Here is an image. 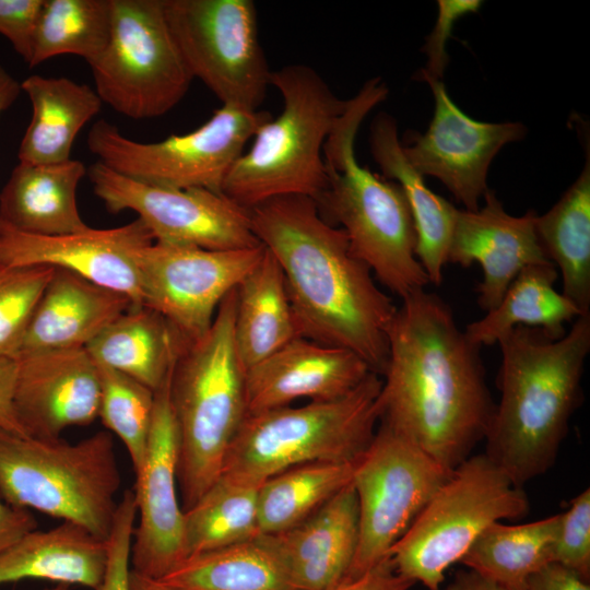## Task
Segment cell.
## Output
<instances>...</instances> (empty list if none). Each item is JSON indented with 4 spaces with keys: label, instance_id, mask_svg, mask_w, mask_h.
Masks as SVG:
<instances>
[{
    "label": "cell",
    "instance_id": "52a82bcc",
    "mask_svg": "<svg viewBox=\"0 0 590 590\" xmlns=\"http://www.w3.org/2000/svg\"><path fill=\"white\" fill-rule=\"evenodd\" d=\"M120 483L107 432L72 444L0 429V497L12 506L79 524L107 540Z\"/></svg>",
    "mask_w": 590,
    "mask_h": 590
},
{
    "label": "cell",
    "instance_id": "2e32d148",
    "mask_svg": "<svg viewBox=\"0 0 590 590\" xmlns=\"http://www.w3.org/2000/svg\"><path fill=\"white\" fill-rule=\"evenodd\" d=\"M434 96V115L424 133L402 144L410 164L423 176L440 180L469 211L480 208L487 190V173L503 146L526 137L520 122H484L463 113L442 81L425 80Z\"/></svg>",
    "mask_w": 590,
    "mask_h": 590
},
{
    "label": "cell",
    "instance_id": "4316f807",
    "mask_svg": "<svg viewBox=\"0 0 590 590\" xmlns=\"http://www.w3.org/2000/svg\"><path fill=\"white\" fill-rule=\"evenodd\" d=\"M20 84L32 116L20 143L19 161L55 164L70 160L78 134L101 111L99 96L87 84L64 76L33 74Z\"/></svg>",
    "mask_w": 590,
    "mask_h": 590
},
{
    "label": "cell",
    "instance_id": "e0dca14e",
    "mask_svg": "<svg viewBox=\"0 0 590 590\" xmlns=\"http://www.w3.org/2000/svg\"><path fill=\"white\" fill-rule=\"evenodd\" d=\"M172 373L154 392L148 448L132 488L139 516L131 545L132 570L155 579L185 559L184 510L177 495L179 436L169 400Z\"/></svg>",
    "mask_w": 590,
    "mask_h": 590
},
{
    "label": "cell",
    "instance_id": "ee69618b",
    "mask_svg": "<svg viewBox=\"0 0 590 590\" xmlns=\"http://www.w3.org/2000/svg\"><path fill=\"white\" fill-rule=\"evenodd\" d=\"M524 590H590V585L573 570L550 563L528 579Z\"/></svg>",
    "mask_w": 590,
    "mask_h": 590
},
{
    "label": "cell",
    "instance_id": "6da1fadb",
    "mask_svg": "<svg viewBox=\"0 0 590 590\" xmlns=\"http://www.w3.org/2000/svg\"><path fill=\"white\" fill-rule=\"evenodd\" d=\"M401 300L388 331L379 422L452 471L484 440L495 409L481 347L438 295L421 290Z\"/></svg>",
    "mask_w": 590,
    "mask_h": 590
},
{
    "label": "cell",
    "instance_id": "681fc988",
    "mask_svg": "<svg viewBox=\"0 0 590 590\" xmlns=\"http://www.w3.org/2000/svg\"><path fill=\"white\" fill-rule=\"evenodd\" d=\"M129 585L130 590H175L160 579L144 576L132 569L129 575Z\"/></svg>",
    "mask_w": 590,
    "mask_h": 590
},
{
    "label": "cell",
    "instance_id": "ffe728a7",
    "mask_svg": "<svg viewBox=\"0 0 590 590\" xmlns=\"http://www.w3.org/2000/svg\"><path fill=\"white\" fill-rule=\"evenodd\" d=\"M483 199L484 205L475 211L456 209L448 262L463 268L474 262L481 266L477 305L488 312L522 269L552 262L536 234L535 211L510 215L491 189Z\"/></svg>",
    "mask_w": 590,
    "mask_h": 590
},
{
    "label": "cell",
    "instance_id": "8d00e7d4",
    "mask_svg": "<svg viewBox=\"0 0 590 590\" xmlns=\"http://www.w3.org/2000/svg\"><path fill=\"white\" fill-rule=\"evenodd\" d=\"M97 367L101 385L98 417L123 442L135 474L148 448L154 391L118 370L99 364Z\"/></svg>",
    "mask_w": 590,
    "mask_h": 590
},
{
    "label": "cell",
    "instance_id": "7a4b0ae2",
    "mask_svg": "<svg viewBox=\"0 0 590 590\" xmlns=\"http://www.w3.org/2000/svg\"><path fill=\"white\" fill-rule=\"evenodd\" d=\"M250 219L283 272L298 334L349 350L382 375L398 306L354 256L345 232L305 196L266 201L250 210Z\"/></svg>",
    "mask_w": 590,
    "mask_h": 590
},
{
    "label": "cell",
    "instance_id": "f546056e",
    "mask_svg": "<svg viewBox=\"0 0 590 590\" xmlns=\"http://www.w3.org/2000/svg\"><path fill=\"white\" fill-rule=\"evenodd\" d=\"M558 272L553 263L526 267L511 282L498 305L464 332L477 346L493 345L516 327L539 328L553 338L566 333L565 323L582 314L554 284Z\"/></svg>",
    "mask_w": 590,
    "mask_h": 590
},
{
    "label": "cell",
    "instance_id": "277c9868",
    "mask_svg": "<svg viewBox=\"0 0 590 590\" xmlns=\"http://www.w3.org/2000/svg\"><path fill=\"white\" fill-rule=\"evenodd\" d=\"M388 92L386 83L374 78L349 99L323 144L328 181L316 202L341 225L354 256L403 299L429 284L415 255L412 213L400 186L361 166L354 150L361 122Z\"/></svg>",
    "mask_w": 590,
    "mask_h": 590
},
{
    "label": "cell",
    "instance_id": "ab89813d",
    "mask_svg": "<svg viewBox=\"0 0 590 590\" xmlns=\"http://www.w3.org/2000/svg\"><path fill=\"white\" fill-rule=\"evenodd\" d=\"M137 518L133 489H126L118 500L113 527L107 538L105 573L96 590H130V556Z\"/></svg>",
    "mask_w": 590,
    "mask_h": 590
},
{
    "label": "cell",
    "instance_id": "d6a6232c",
    "mask_svg": "<svg viewBox=\"0 0 590 590\" xmlns=\"http://www.w3.org/2000/svg\"><path fill=\"white\" fill-rule=\"evenodd\" d=\"M261 484L221 473L196 504L184 511L185 558L250 541L260 534Z\"/></svg>",
    "mask_w": 590,
    "mask_h": 590
},
{
    "label": "cell",
    "instance_id": "8992f818",
    "mask_svg": "<svg viewBox=\"0 0 590 590\" xmlns=\"http://www.w3.org/2000/svg\"><path fill=\"white\" fill-rule=\"evenodd\" d=\"M270 85L281 93L283 109L256 132L222 186V193L249 211L284 196L321 197L328 181L323 144L349 105L306 64L272 71Z\"/></svg>",
    "mask_w": 590,
    "mask_h": 590
},
{
    "label": "cell",
    "instance_id": "7bdbcfd3",
    "mask_svg": "<svg viewBox=\"0 0 590 590\" xmlns=\"http://www.w3.org/2000/svg\"><path fill=\"white\" fill-rule=\"evenodd\" d=\"M414 585L412 580L396 573L387 557L367 573L353 579H343L329 590H410Z\"/></svg>",
    "mask_w": 590,
    "mask_h": 590
},
{
    "label": "cell",
    "instance_id": "ac0fdd59",
    "mask_svg": "<svg viewBox=\"0 0 590 590\" xmlns=\"http://www.w3.org/2000/svg\"><path fill=\"white\" fill-rule=\"evenodd\" d=\"M154 241L140 219L119 227L62 235H34L0 221V270L49 267L76 273L127 295L142 306L137 251Z\"/></svg>",
    "mask_w": 590,
    "mask_h": 590
},
{
    "label": "cell",
    "instance_id": "7c38bea8",
    "mask_svg": "<svg viewBox=\"0 0 590 590\" xmlns=\"http://www.w3.org/2000/svg\"><path fill=\"white\" fill-rule=\"evenodd\" d=\"M451 472L380 422L355 463L352 484L358 502V543L343 579L356 578L387 558Z\"/></svg>",
    "mask_w": 590,
    "mask_h": 590
},
{
    "label": "cell",
    "instance_id": "74e56055",
    "mask_svg": "<svg viewBox=\"0 0 590 590\" xmlns=\"http://www.w3.org/2000/svg\"><path fill=\"white\" fill-rule=\"evenodd\" d=\"M54 271L49 267L0 270V357L17 359L35 309Z\"/></svg>",
    "mask_w": 590,
    "mask_h": 590
},
{
    "label": "cell",
    "instance_id": "83f0119b",
    "mask_svg": "<svg viewBox=\"0 0 590 590\" xmlns=\"http://www.w3.org/2000/svg\"><path fill=\"white\" fill-rule=\"evenodd\" d=\"M186 343L160 312L142 305L113 320L85 349L97 364L128 375L155 392Z\"/></svg>",
    "mask_w": 590,
    "mask_h": 590
},
{
    "label": "cell",
    "instance_id": "1f68e13d",
    "mask_svg": "<svg viewBox=\"0 0 590 590\" xmlns=\"http://www.w3.org/2000/svg\"><path fill=\"white\" fill-rule=\"evenodd\" d=\"M560 514L522 523L488 526L459 564L507 590H524L528 579L553 563Z\"/></svg>",
    "mask_w": 590,
    "mask_h": 590
},
{
    "label": "cell",
    "instance_id": "ba28073f",
    "mask_svg": "<svg viewBox=\"0 0 590 590\" xmlns=\"http://www.w3.org/2000/svg\"><path fill=\"white\" fill-rule=\"evenodd\" d=\"M381 384L379 375L371 371L341 398L247 414L222 473L263 482L304 463L356 462L377 429Z\"/></svg>",
    "mask_w": 590,
    "mask_h": 590
},
{
    "label": "cell",
    "instance_id": "f6af8a7d",
    "mask_svg": "<svg viewBox=\"0 0 590 590\" xmlns=\"http://www.w3.org/2000/svg\"><path fill=\"white\" fill-rule=\"evenodd\" d=\"M16 359L0 357V429L25 435L14 409Z\"/></svg>",
    "mask_w": 590,
    "mask_h": 590
},
{
    "label": "cell",
    "instance_id": "7402d4cb",
    "mask_svg": "<svg viewBox=\"0 0 590 590\" xmlns=\"http://www.w3.org/2000/svg\"><path fill=\"white\" fill-rule=\"evenodd\" d=\"M297 590H329L345 577L358 543V502L349 484L303 521L255 538Z\"/></svg>",
    "mask_w": 590,
    "mask_h": 590
},
{
    "label": "cell",
    "instance_id": "5bb4252c",
    "mask_svg": "<svg viewBox=\"0 0 590 590\" xmlns=\"http://www.w3.org/2000/svg\"><path fill=\"white\" fill-rule=\"evenodd\" d=\"M87 177L108 212H135L154 241L211 250L261 245L252 229L250 211L222 192L152 186L117 174L99 162L88 167Z\"/></svg>",
    "mask_w": 590,
    "mask_h": 590
},
{
    "label": "cell",
    "instance_id": "b9f144b4",
    "mask_svg": "<svg viewBox=\"0 0 590 590\" xmlns=\"http://www.w3.org/2000/svg\"><path fill=\"white\" fill-rule=\"evenodd\" d=\"M44 0H0V34L28 64Z\"/></svg>",
    "mask_w": 590,
    "mask_h": 590
},
{
    "label": "cell",
    "instance_id": "bcb514c9",
    "mask_svg": "<svg viewBox=\"0 0 590 590\" xmlns=\"http://www.w3.org/2000/svg\"><path fill=\"white\" fill-rule=\"evenodd\" d=\"M37 526L28 509L12 506L0 497V553L37 530Z\"/></svg>",
    "mask_w": 590,
    "mask_h": 590
},
{
    "label": "cell",
    "instance_id": "4fadbf2b",
    "mask_svg": "<svg viewBox=\"0 0 590 590\" xmlns=\"http://www.w3.org/2000/svg\"><path fill=\"white\" fill-rule=\"evenodd\" d=\"M174 39L193 79L221 102L248 110L262 104L271 70L252 0H163Z\"/></svg>",
    "mask_w": 590,
    "mask_h": 590
},
{
    "label": "cell",
    "instance_id": "f35d334b",
    "mask_svg": "<svg viewBox=\"0 0 590 590\" xmlns=\"http://www.w3.org/2000/svg\"><path fill=\"white\" fill-rule=\"evenodd\" d=\"M553 563L562 565L583 579H590V488L575 496L560 523Z\"/></svg>",
    "mask_w": 590,
    "mask_h": 590
},
{
    "label": "cell",
    "instance_id": "5b68a950",
    "mask_svg": "<svg viewBox=\"0 0 590 590\" xmlns=\"http://www.w3.org/2000/svg\"><path fill=\"white\" fill-rule=\"evenodd\" d=\"M236 288L221 303L210 329L187 342L173 368L169 400L179 436L177 484L182 510L222 473L247 415L245 370L234 340Z\"/></svg>",
    "mask_w": 590,
    "mask_h": 590
},
{
    "label": "cell",
    "instance_id": "60d3db41",
    "mask_svg": "<svg viewBox=\"0 0 590 590\" xmlns=\"http://www.w3.org/2000/svg\"><path fill=\"white\" fill-rule=\"evenodd\" d=\"M481 0H438L437 19L421 50L426 55V63L417 79L441 81L449 62L447 42L456 22L463 15L477 12Z\"/></svg>",
    "mask_w": 590,
    "mask_h": 590
},
{
    "label": "cell",
    "instance_id": "d590c367",
    "mask_svg": "<svg viewBox=\"0 0 590 590\" xmlns=\"http://www.w3.org/2000/svg\"><path fill=\"white\" fill-rule=\"evenodd\" d=\"M110 25V0H44L30 68L62 55L92 62L104 50Z\"/></svg>",
    "mask_w": 590,
    "mask_h": 590
},
{
    "label": "cell",
    "instance_id": "44dd1931",
    "mask_svg": "<svg viewBox=\"0 0 590 590\" xmlns=\"http://www.w3.org/2000/svg\"><path fill=\"white\" fill-rule=\"evenodd\" d=\"M369 373L365 361L349 350L296 337L246 370L247 414L287 406L298 399L341 398Z\"/></svg>",
    "mask_w": 590,
    "mask_h": 590
},
{
    "label": "cell",
    "instance_id": "d6986e66",
    "mask_svg": "<svg viewBox=\"0 0 590 590\" xmlns=\"http://www.w3.org/2000/svg\"><path fill=\"white\" fill-rule=\"evenodd\" d=\"M16 362L13 402L27 436L59 438L66 428L98 417V367L85 347L28 354Z\"/></svg>",
    "mask_w": 590,
    "mask_h": 590
},
{
    "label": "cell",
    "instance_id": "f1b7e54d",
    "mask_svg": "<svg viewBox=\"0 0 590 590\" xmlns=\"http://www.w3.org/2000/svg\"><path fill=\"white\" fill-rule=\"evenodd\" d=\"M234 340L245 373L296 337L283 272L266 248L259 263L236 287Z\"/></svg>",
    "mask_w": 590,
    "mask_h": 590
},
{
    "label": "cell",
    "instance_id": "7dc6e473",
    "mask_svg": "<svg viewBox=\"0 0 590 590\" xmlns=\"http://www.w3.org/2000/svg\"><path fill=\"white\" fill-rule=\"evenodd\" d=\"M440 590H507L481 575L470 570L460 569L453 578Z\"/></svg>",
    "mask_w": 590,
    "mask_h": 590
},
{
    "label": "cell",
    "instance_id": "f907efd6",
    "mask_svg": "<svg viewBox=\"0 0 590 590\" xmlns=\"http://www.w3.org/2000/svg\"><path fill=\"white\" fill-rule=\"evenodd\" d=\"M45 590H69V586L64 583H57L51 588H46Z\"/></svg>",
    "mask_w": 590,
    "mask_h": 590
},
{
    "label": "cell",
    "instance_id": "3957f363",
    "mask_svg": "<svg viewBox=\"0 0 590 590\" xmlns=\"http://www.w3.org/2000/svg\"><path fill=\"white\" fill-rule=\"evenodd\" d=\"M497 343L500 399L484 438V453L523 488L553 467L582 401L590 314L579 316L560 338L519 326Z\"/></svg>",
    "mask_w": 590,
    "mask_h": 590
},
{
    "label": "cell",
    "instance_id": "836d02e7",
    "mask_svg": "<svg viewBox=\"0 0 590 590\" xmlns=\"http://www.w3.org/2000/svg\"><path fill=\"white\" fill-rule=\"evenodd\" d=\"M160 580L175 590H297L256 539L191 555Z\"/></svg>",
    "mask_w": 590,
    "mask_h": 590
},
{
    "label": "cell",
    "instance_id": "cb8c5ba5",
    "mask_svg": "<svg viewBox=\"0 0 590 590\" xmlns=\"http://www.w3.org/2000/svg\"><path fill=\"white\" fill-rule=\"evenodd\" d=\"M87 169L79 160L55 164L19 162L0 192V221L34 235L83 231L76 192Z\"/></svg>",
    "mask_w": 590,
    "mask_h": 590
},
{
    "label": "cell",
    "instance_id": "30bf717a",
    "mask_svg": "<svg viewBox=\"0 0 590 590\" xmlns=\"http://www.w3.org/2000/svg\"><path fill=\"white\" fill-rule=\"evenodd\" d=\"M104 50L88 63L101 101L131 119L170 111L193 80L169 30L163 0H110Z\"/></svg>",
    "mask_w": 590,
    "mask_h": 590
},
{
    "label": "cell",
    "instance_id": "484cf974",
    "mask_svg": "<svg viewBox=\"0 0 590 590\" xmlns=\"http://www.w3.org/2000/svg\"><path fill=\"white\" fill-rule=\"evenodd\" d=\"M107 562V540L83 527L63 521L34 530L0 553V585L22 579H45L96 590Z\"/></svg>",
    "mask_w": 590,
    "mask_h": 590
},
{
    "label": "cell",
    "instance_id": "d4e9b609",
    "mask_svg": "<svg viewBox=\"0 0 590 590\" xmlns=\"http://www.w3.org/2000/svg\"><path fill=\"white\" fill-rule=\"evenodd\" d=\"M369 144L373 158L384 178L397 182L409 203L415 233V255L429 283L439 285L448 263L456 206L433 192L424 177L404 155L396 119L379 113L370 123Z\"/></svg>",
    "mask_w": 590,
    "mask_h": 590
},
{
    "label": "cell",
    "instance_id": "c3c4849f",
    "mask_svg": "<svg viewBox=\"0 0 590 590\" xmlns=\"http://www.w3.org/2000/svg\"><path fill=\"white\" fill-rule=\"evenodd\" d=\"M20 93V82L0 64V115L12 106Z\"/></svg>",
    "mask_w": 590,
    "mask_h": 590
},
{
    "label": "cell",
    "instance_id": "603a6c76",
    "mask_svg": "<svg viewBox=\"0 0 590 590\" xmlns=\"http://www.w3.org/2000/svg\"><path fill=\"white\" fill-rule=\"evenodd\" d=\"M132 306V300L122 293L69 270L55 269L35 309L19 357L85 347Z\"/></svg>",
    "mask_w": 590,
    "mask_h": 590
},
{
    "label": "cell",
    "instance_id": "8fae6325",
    "mask_svg": "<svg viewBox=\"0 0 590 590\" xmlns=\"http://www.w3.org/2000/svg\"><path fill=\"white\" fill-rule=\"evenodd\" d=\"M271 118L264 110L222 105L193 131L150 143L132 140L117 126L99 119L90 129L86 142L97 162L133 180L163 188L222 192L246 143Z\"/></svg>",
    "mask_w": 590,
    "mask_h": 590
},
{
    "label": "cell",
    "instance_id": "9c48e42d",
    "mask_svg": "<svg viewBox=\"0 0 590 590\" xmlns=\"http://www.w3.org/2000/svg\"><path fill=\"white\" fill-rule=\"evenodd\" d=\"M522 487L485 453L471 455L455 468L388 557L400 576L427 590H440L445 574L494 522L529 511Z\"/></svg>",
    "mask_w": 590,
    "mask_h": 590
},
{
    "label": "cell",
    "instance_id": "e575fe53",
    "mask_svg": "<svg viewBox=\"0 0 590 590\" xmlns=\"http://www.w3.org/2000/svg\"><path fill=\"white\" fill-rule=\"evenodd\" d=\"M355 463L310 462L264 480L258 493L260 533L287 529L352 483Z\"/></svg>",
    "mask_w": 590,
    "mask_h": 590
},
{
    "label": "cell",
    "instance_id": "4dcf8cb0",
    "mask_svg": "<svg viewBox=\"0 0 590 590\" xmlns=\"http://www.w3.org/2000/svg\"><path fill=\"white\" fill-rule=\"evenodd\" d=\"M540 244L560 273L562 294L590 314V160L560 199L536 215Z\"/></svg>",
    "mask_w": 590,
    "mask_h": 590
},
{
    "label": "cell",
    "instance_id": "9a60e30c",
    "mask_svg": "<svg viewBox=\"0 0 590 590\" xmlns=\"http://www.w3.org/2000/svg\"><path fill=\"white\" fill-rule=\"evenodd\" d=\"M264 251L262 244L211 250L153 241L135 253L142 305L160 312L187 342L194 341Z\"/></svg>",
    "mask_w": 590,
    "mask_h": 590
}]
</instances>
